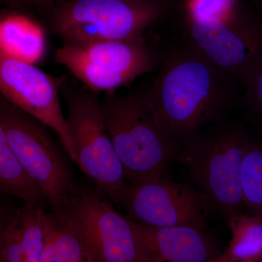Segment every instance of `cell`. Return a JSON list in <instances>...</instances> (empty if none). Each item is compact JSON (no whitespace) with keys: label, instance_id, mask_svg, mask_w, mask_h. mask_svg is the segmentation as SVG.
<instances>
[{"label":"cell","instance_id":"1","mask_svg":"<svg viewBox=\"0 0 262 262\" xmlns=\"http://www.w3.org/2000/svg\"><path fill=\"white\" fill-rule=\"evenodd\" d=\"M235 78L186 45L169 52L148 91L157 120L179 148L237 102Z\"/></svg>","mask_w":262,"mask_h":262},{"label":"cell","instance_id":"2","mask_svg":"<svg viewBox=\"0 0 262 262\" xmlns=\"http://www.w3.org/2000/svg\"><path fill=\"white\" fill-rule=\"evenodd\" d=\"M248 136L243 124L225 120L187 141L174 158L213 211L229 222L245 210L241 170Z\"/></svg>","mask_w":262,"mask_h":262},{"label":"cell","instance_id":"3","mask_svg":"<svg viewBox=\"0 0 262 262\" xmlns=\"http://www.w3.org/2000/svg\"><path fill=\"white\" fill-rule=\"evenodd\" d=\"M101 110L127 184L163 177L179 148L157 120L148 91L106 94Z\"/></svg>","mask_w":262,"mask_h":262},{"label":"cell","instance_id":"4","mask_svg":"<svg viewBox=\"0 0 262 262\" xmlns=\"http://www.w3.org/2000/svg\"><path fill=\"white\" fill-rule=\"evenodd\" d=\"M170 6L169 0H68L55 10L52 27L68 44L138 40Z\"/></svg>","mask_w":262,"mask_h":262},{"label":"cell","instance_id":"5","mask_svg":"<svg viewBox=\"0 0 262 262\" xmlns=\"http://www.w3.org/2000/svg\"><path fill=\"white\" fill-rule=\"evenodd\" d=\"M54 211L75 229L92 262H155L139 223L115 211L98 191L78 189Z\"/></svg>","mask_w":262,"mask_h":262},{"label":"cell","instance_id":"6","mask_svg":"<svg viewBox=\"0 0 262 262\" xmlns=\"http://www.w3.org/2000/svg\"><path fill=\"white\" fill-rule=\"evenodd\" d=\"M0 122L25 171L56 210L78 190L64 155L35 117L0 97Z\"/></svg>","mask_w":262,"mask_h":262},{"label":"cell","instance_id":"7","mask_svg":"<svg viewBox=\"0 0 262 262\" xmlns=\"http://www.w3.org/2000/svg\"><path fill=\"white\" fill-rule=\"evenodd\" d=\"M67 101V121L79 166L100 194L121 206L128 184L105 127L97 94L72 91Z\"/></svg>","mask_w":262,"mask_h":262},{"label":"cell","instance_id":"8","mask_svg":"<svg viewBox=\"0 0 262 262\" xmlns=\"http://www.w3.org/2000/svg\"><path fill=\"white\" fill-rule=\"evenodd\" d=\"M56 60L90 91L106 94L130 85L156 64L155 55L144 39L63 43L57 50Z\"/></svg>","mask_w":262,"mask_h":262},{"label":"cell","instance_id":"9","mask_svg":"<svg viewBox=\"0 0 262 262\" xmlns=\"http://www.w3.org/2000/svg\"><path fill=\"white\" fill-rule=\"evenodd\" d=\"M187 44L244 83L262 58V18L248 10L224 20H184Z\"/></svg>","mask_w":262,"mask_h":262},{"label":"cell","instance_id":"10","mask_svg":"<svg viewBox=\"0 0 262 262\" xmlns=\"http://www.w3.org/2000/svg\"><path fill=\"white\" fill-rule=\"evenodd\" d=\"M121 206L131 220L160 227L182 225L206 229L213 211L195 188L171 182L163 176L128 184Z\"/></svg>","mask_w":262,"mask_h":262},{"label":"cell","instance_id":"11","mask_svg":"<svg viewBox=\"0 0 262 262\" xmlns=\"http://www.w3.org/2000/svg\"><path fill=\"white\" fill-rule=\"evenodd\" d=\"M63 77L39 70L0 50V94L12 104L56 133L70 159L78 165L67 118L62 113L59 92Z\"/></svg>","mask_w":262,"mask_h":262},{"label":"cell","instance_id":"12","mask_svg":"<svg viewBox=\"0 0 262 262\" xmlns=\"http://www.w3.org/2000/svg\"><path fill=\"white\" fill-rule=\"evenodd\" d=\"M139 226L155 262H207L222 258L218 243L205 229L182 225L160 227L139 223Z\"/></svg>","mask_w":262,"mask_h":262},{"label":"cell","instance_id":"13","mask_svg":"<svg viewBox=\"0 0 262 262\" xmlns=\"http://www.w3.org/2000/svg\"><path fill=\"white\" fill-rule=\"evenodd\" d=\"M0 50L20 61L37 64L46 57V33L29 17L8 15L0 20Z\"/></svg>","mask_w":262,"mask_h":262},{"label":"cell","instance_id":"14","mask_svg":"<svg viewBox=\"0 0 262 262\" xmlns=\"http://www.w3.org/2000/svg\"><path fill=\"white\" fill-rule=\"evenodd\" d=\"M39 262H92L82 239L59 212L46 213Z\"/></svg>","mask_w":262,"mask_h":262},{"label":"cell","instance_id":"15","mask_svg":"<svg viewBox=\"0 0 262 262\" xmlns=\"http://www.w3.org/2000/svg\"><path fill=\"white\" fill-rule=\"evenodd\" d=\"M0 194L16 196L25 203L40 205L42 191L25 171L10 146L0 122Z\"/></svg>","mask_w":262,"mask_h":262},{"label":"cell","instance_id":"16","mask_svg":"<svg viewBox=\"0 0 262 262\" xmlns=\"http://www.w3.org/2000/svg\"><path fill=\"white\" fill-rule=\"evenodd\" d=\"M245 209L262 220V138L249 130L241 170Z\"/></svg>","mask_w":262,"mask_h":262},{"label":"cell","instance_id":"17","mask_svg":"<svg viewBox=\"0 0 262 262\" xmlns=\"http://www.w3.org/2000/svg\"><path fill=\"white\" fill-rule=\"evenodd\" d=\"M234 238L228 261H260L262 254V220L251 214L239 215L230 222Z\"/></svg>","mask_w":262,"mask_h":262},{"label":"cell","instance_id":"18","mask_svg":"<svg viewBox=\"0 0 262 262\" xmlns=\"http://www.w3.org/2000/svg\"><path fill=\"white\" fill-rule=\"evenodd\" d=\"M46 212L40 205L25 203L17 210L15 222L18 227L26 262H39L44 247Z\"/></svg>","mask_w":262,"mask_h":262},{"label":"cell","instance_id":"19","mask_svg":"<svg viewBox=\"0 0 262 262\" xmlns=\"http://www.w3.org/2000/svg\"><path fill=\"white\" fill-rule=\"evenodd\" d=\"M184 20H224L238 18L246 12L242 0H179Z\"/></svg>","mask_w":262,"mask_h":262},{"label":"cell","instance_id":"20","mask_svg":"<svg viewBox=\"0 0 262 262\" xmlns=\"http://www.w3.org/2000/svg\"><path fill=\"white\" fill-rule=\"evenodd\" d=\"M242 84L245 92L239 101L241 108L252 126L250 131L262 138V58Z\"/></svg>","mask_w":262,"mask_h":262},{"label":"cell","instance_id":"21","mask_svg":"<svg viewBox=\"0 0 262 262\" xmlns=\"http://www.w3.org/2000/svg\"><path fill=\"white\" fill-rule=\"evenodd\" d=\"M14 219L15 216L5 234L0 253V262H26L18 227Z\"/></svg>","mask_w":262,"mask_h":262},{"label":"cell","instance_id":"22","mask_svg":"<svg viewBox=\"0 0 262 262\" xmlns=\"http://www.w3.org/2000/svg\"><path fill=\"white\" fill-rule=\"evenodd\" d=\"M16 211H11L9 208L5 206L4 203L0 202V253H1L5 234L14 218Z\"/></svg>","mask_w":262,"mask_h":262},{"label":"cell","instance_id":"23","mask_svg":"<svg viewBox=\"0 0 262 262\" xmlns=\"http://www.w3.org/2000/svg\"><path fill=\"white\" fill-rule=\"evenodd\" d=\"M7 1L16 5H46L51 4L57 0H7Z\"/></svg>","mask_w":262,"mask_h":262},{"label":"cell","instance_id":"24","mask_svg":"<svg viewBox=\"0 0 262 262\" xmlns=\"http://www.w3.org/2000/svg\"><path fill=\"white\" fill-rule=\"evenodd\" d=\"M253 6L262 18V0H252Z\"/></svg>","mask_w":262,"mask_h":262},{"label":"cell","instance_id":"25","mask_svg":"<svg viewBox=\"0 0 262 262\" xmlns=\"http://www.w3.org/2000/svg\"><path fill=\"white\" fill-rule=\"evenodd\" d=\"M260 261H262V254H261V259H260Z\"/></svg>","mask_w":262,"mask_h":262}]
</instances>
